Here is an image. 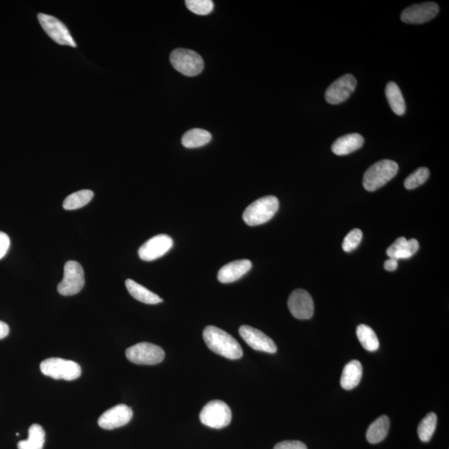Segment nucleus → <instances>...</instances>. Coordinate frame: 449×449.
<instances>
[{"mask_svg":"<svg viewBox=\"0 0 449 449\" xmlns=\"http://www.w3.org/2000/svg\"><path fill=\"white\" fill-rule=\"evenodd\" d=\"M204 341L214 353L229 359L242 357L243 350L238 341L224 330L209 325L204 329Z\"/></svg>","mask_w":449,"mask_h":449,"instance_id":"f257e3e1","label":"nucleus"},{"mask_svg":"<svg viewBox=\"0 0 449 449\" xmlns=\"http://www.w3.org/2000/svg\"><path fill=\"white\" fill-rule=\"evenodd\" d=\"M280 207L279 200L274 195H267L252 202L243 213V220L248 226H259L269 222Z\"/></svg>","mask_w":449,"mask_h":449,"instance_id":"f03ea898","label":"nucleus"},{"mask_svg":"<svg viewBox=\"0 0 449 449\" xmlns=\"http://www.w3.org/2000/svg\"><path fill=\"white\" fill-rule=\"evenodd\" d=\"M398 171L399 166L394 161L377 162L365 171L363 185L367 191H376L393 179L398 173Z\"/></svg>","mask_w":449,"mask_h":449,"instance_id":"7ed1b4c3","label":"nucleus"},{"mask_svg":"<svg viewBox=\"0 0 449 449\" xmlns=\"http://www.w3.org/2000/svg\"><path fill=\"white\" fill-rule=\"evenodd\" d=\"M41 372L46 376L64 381H75L79 378L82 370L79 364L60 358L45 359L40 365Z\"/></svg>","mask_w":449,"mask_h":449,"instance_id":"20e7f679","label":"nucleus"},{"mask_svg":"<svg viewBox=\"0 0 449 449\" xmlns=\"http://www.w3.org/2000/svg\"><path fill=\"white\" fill-rule=\"evenodd\" d=\"M171 65L175 70L187 77L200 75L204 68V61L198 52L186 48H177L170 55Z\"/></svg>","mask_w":449,"mask_h":449,"instance_id":"39448f33","label":"nucleus"},{"mask_svg":"<svg viewBox=\"0 0 449 449\" xmlns=\"http://www.w3.org/2000/svg\"><path fill=\"white\" fill-rule=\"evenodd\" d=\"M232 414L230 407L222 400H213L203 407L200 420L207 427L220 430L229 426Z\"/></svg>","mask_w":449,"mask_h":449,"instance_id":"423d86ee","label":"nucleus"},{"mask_svg":"<svg viewBox=\"0 0 449 449\" xmlns=\"http://www.w3.org/2000/svg\"><path fill=\"white\" fill-rule=\"evenodd\" d=\"M126 356L133 364L153 365L159 364L164 359L165 352L158 345L144 342L126 350Z\"/></svg>","mask_w":449,"mask_h":449,"instance_id":"0eeeda50","label":"nucleus"},{"mask_svg":"<svg viewBox=\"0 0 449 449\" xmlns=\"http://www.w3.org/2000/svg\"><path fill=\"white\" fill-rule=\"evenodd\" d=\"M84 284V271L82 265L75 260L68 261L64 265V278L58 285L60 295L75 296L82 291Z\"/></svg>","mask_w":449,"mask_h":449,"instance_id":"6e6552de","label":"nucleus"},{"mask_svg":"<svg viewBox=\"0 0 449 449\" xmlns=\"http://www.w3.org/2000/svg\"><path fill=\"white\" fill-rule=\"evenodd\" d=\"M40 26L50 38L57 44L60 45H68V46L75 48L77 44L68 30V28L60 20L54 16L45 14L38 15Z\"/></svg>","mask_w":449,"mask_h":449,"instance_id":"1a4fd4ad","label":"nucleus"},{"mask_svg":"<svg viewBox=\"0 0 449 449\" xmlns=\"http://www.w3.org/2000/svg\"><path fill=\"white\" fill-rule=\"evenodd\" d=\"M357 82L351 75H345L334 82L325 92V100L329 104H340L349 99L356 88Z\"/></svg>","mask_w":449,"mask_h":449,"instance_id":"9d476101","label":"nucleus"},{"mask_svg":"<svg viewBox=\"0 0 449 449\" xmlns=\"http://www.w3.org/2000/svg\"><path fill=\"white\" fill-rule=\"evenodd\" d=\"M173 247V240L167 235L153 236L145 242L138 250L140 258L145 261H153L160 258Z\"/></svg>","mask_w":449,"mask_h":449,"instance_id":"9b49d317","label":"nucleus"},{"mask_svg":"<svg viewBox=\"0 0 449 449\" xmlns=\"http://www.w3.org/2000/svg\"><path fill=\"white\" fill-rule=\"evenodd\" d=\"M240 336L253 350L269 354H275L277 351L276 343L260 330L249 325L240 326Z\"/></svg>","mask_w":449,"mask_h":449,"instance_id":"f8f14e48","label":"nucleus"},{"mask_svg":"<svg viewBox=\"0 0 449 449\" xmlns=\"http://www.w3.org/2000/svg\"><path fill=\"white\" fill-rule=\"evenodd\" d=\"M439 11V6L434 2L417 3L402 12L401 20L405 23L421 24L434 19Z\"/></svg>","mask_w":449,"mask_h":449,"instance_id":"ddd939ff","label":"nucleus"},{"mask_svg":"<svg viewBox=\"0 0 449 449\" xmlns=\"http://www.w3.org/2000/svg\"><path fill=\"white\" fill-rule=\"evenodd\" d=\"M288 307L296 319L309 320L314 314L312 297L305 289H298L292 293L288 300Z\"/></svg>","mask_w":449,"mask_h":449,"instance_id":"4468645a","label":"nucleus"},{"mask_svg":"<svg viewBox=\"0 0 449 449\" xmlns=\"http://www.w3.org/2000/svg\"><path fill=\"white\" fill-rule=\"evenodd\" d=\"M133 410L125 404H118L101 415L99 426L106 430H113L128 424L133 418Z\"/></svg>","mask_w":449,"mask_h":449,"instance_id":"2eb2a0df","label":"nucleus"},{"mask_svg":"<svg viewBox=\"0 0 449 449\" xmlns=\"http://www.w3.org/2000/svg\"><path fill=\"white\" fill-rule=\"evenodd\" d=\"M251 267V261L247 259L232 261L220 269L218 280L224 284L235 283L246 275Z\"/></svg>","mask_w":449,"mask_h":449,"instance_id":"dca6fc26","label":"nucleus"},{"mask_svg":"<svg viewBox=\"0 0 449 449\" xmlns=\"http://www.w3.org/2000/svg\"><path fill=\"white\" fill-rule=\"evenodd\" d=\"M419 249V243L417 240L411 239L408 240L405 238L401 236L388 248L387 255L390 258L396 260L409 259L418 251Z\"/></svg>","mask_w":449,"mask_h":449,"instance_id":"f3484780","label":"nucleus"},{"mask_svg":"<svg viewBox=\"0 0 449 449\" xmlns=\"http://www.w3.org/2000/svg\"><path fill=\"white\" fill-rule=\"evenodd\" d=\"M364 137L359 133L345 135L334 142L332 152L337 156H345L355 152L364 145Z\"/></svg>","mask_w":449,"mask_h":449,"instance_id":"a211bd4d","label":"nucleus"},{"mask_svg":"<svg viewBox=\"0 0 449 449\" xmlns=\"http://www.w3.org/2000/svg\"><path fill=\"white\" fill-rule=\"evenodd\" d=\"M363 374V367L361 363L358 361H352L348 363L343 370L341 385L343 389L351 390L358 386L361 381Z\"/></svg>","mask_w":449,"mask_h":449,"instance_id":"6ab92c4d","label":"nucleus"},{"mask_svg":"<svg viewBox=\"0 0 449 449\" xmlns=\"http://www.w3.org/2000/svg\"><path fill=\"white\" fill-rule=\"evenodd\" d=\"M126 287L131 296L134 299L142 302V303L148 305H156L162 303L163 301L161 297H159L156 294L149 291V289L142 287L140 284L136 283L133 280L128 279L126 280Z\"/></svg>","mask_w":449,"mask_h":449,"instance_id":"aec40b11","label":"nucleus"},{"mask_svg":"<svg viewBox=\"0 0 449 449\" xmlns=\"http://www.w3.org/2000/svg\"><path fill=\"white\" fill-rule=\"evenodd\" d=\"M390 419L385 415L379 417L370 426L366 432V439L368 442L372 444L381 442L386 438L390 430Z\"/></svg>","mask_w":449,"mask_h":449,"instance_id":"412c9836","label":"nucleus"},{"mask_svg":"<svg viewBox=\"0 0 449 449\" xmlns=\"http://www.w3.org/2000/svg\"><path fill=\"white\" fill-rule=\"evenodd\" d=\"M211 134L207 130L194 128L183 135L182 144L187 149H197L205 146L211 140Z\"/></svg>","mask_w":449,"mask_h":449,"instance_id":"4be33fe9","label":"nucleus"},{"mask_svg":"<svg viewBox=\"0 0 449 449\" xmlns=\"http://www.w3.org/2000/svg\"><path fill=\"white\" fill-rule=\"evenodd\" d=\"M385 95L393 112L399 116L403 115L405 113L406 105L399 86L394 82H390L386 86Z\"/></svg>","mask_w":449,"mask_h":449,"instance_id":"5701e85b","label":"nucleus"},{"mask_svg":"<svg viewBox=\"0 0 449 449\" xmlns=\"http://www.w3.org/2000/svg\"><path fill=\"white\" fill-rule=\"evenodd\" d=\"M45 442V432L39 424H32L28 430L27 440L19 441V449H43Z\"/></svg>","mask_w":449,"mask_h":449,"instance_id":"b1692460","label":"nucleus"},{"mask_svg":"<svg viewBox=\"0 0 449 449\" xmlns=\"http://www.w3.org/2000/svg\"><path fill=\"white\" fill-rule=\"evenodd\" d=\"M357 337L361 344L370 352L376 351L379 347V338L376 334L366 325H359L357 327Z\"/></svg>","mask_w":449,"mask_h":449,"instance_id":"393cba45","label":"nucleus"},{"mask_svg":"<svg viewBox=\"0 0 449 449\" xmlns=\"http://www.w3.org/2000/svg\"><path fill=\"white\" fill-rule=\"evenodd\" d=\"M93 193L91 190H81L77 193L69 195L64 200L63 207L65 210L73 211L87 205L92 201Z\"/></svg>","mask_w":449,"mask_h":449,"instance_id":"a878e982","label":"nucleus"},{"mask_svg":"<svg viewBox=\"0 0 449 449\" xmlns=\"http://www.w3.org/2000/svg\"><path fill=\"white\" fill-rule=\"evenodd\" d=\"M437 422H438V418H437V415L434 413L428 414L420 422L418 427V435L422 442L426 443L430 441L432 435L434 434Z\"/></svg>","mask_w":449,"mask_h":449,"instance_id":"bb28decb","label":"nucleus"},{"mask_svg":"<svg viewBox=\"0 0 449 449\" xmlns=\"http://www.w3.org/2000/svg\"><path fill=\"white\" fill-rule=\"evenodd\" d=\"M430 170L426 167H420L414 173L410 174L404 181V187L408 190L417 189L419 186L423 184L428 178H430Z\"/></svg>","mask_w":449,"mask_h":449,"instance_id":"cd10ccee","label":"nucleus"},{"mask_svg":"<svg viewBox=\"0 0 449 449\" xmlns=\"http://www.w3.org/2000/svg\"><path fill=\"white\" fill-rule=\"evenodd\" d=\"M186 6L191 12L198 15H209L214 8L211 0H187Z\"/></svg>","mask_w":449,"mask_h":449,"instance_id":"c85d7f7f","label":"nucleus"},{"mask_svg":"<svg viewBox=\"0 0 449 449\" xmlns=\"http://www.w3.org/2000/svg\"><path fill=\"white\" fill-rule=\"evenodd\" d=\"M363 238L362 231L359 229H354L350 231L343 242V250L345 252H351L355 250L361 244Z\"/></svg>","mask_w":449,"mask_h":449,"instance_id":"c756f323","label":"nucleus"},{"mask_svg":"<svg viewBox=\"0 0 449 449\" xmlns=\"http://www.w3.org/2000/svg\"><path fill=\"white\" fill-rule=\"evenodd\" d=\"M274 449H307V447L300 441L287 440L277 443Z\"/></svg>","mask_w":449,"mask_h":449,"instance_id":"7c9ffc66","label":"nucleus"},{"mask_svg":"<svg viewBox=\"0 0 449 449\" xmlns=\"http://www.w3.org/2000/svg\"><path fill=\"white\" fill-rule=\"evenodd\" d=\"M10 239L5 232L0 231V260L3 258L9 251Z\"/></svg>","mask_w":449,"mask_h":449,"instance_id":"2f4dec72","label":"nucleus"},{"mask_svg":"<svg viewBox=\"0 0 449 449\" xmlns=\"http://www.w3.org/2000/svg\"><path fill=\"white\" fill-rule=\"evenodd\" d=\"M383 267L388 271H394L398 267V260L390 258L385 261Z\"/></svg>","mask_w":449,"mask_h":449,"instance_id":"473e14b6","label":"nucleus"},{"mask_svg":"<svg viewBox=\"0 0 449 449\" xmlns=\"http://www.w3.org/2000/svg\"><path fill=\"white\" fill-rule=\"evenodd\" d=\"M10 333V327L5 322L0 321V340L6 338Z\"/></svg>","mask_w":449,"mask_h":449,"instance_id":"72a5a7b5","label":"nucleus"}]
</instances>
